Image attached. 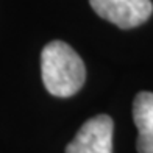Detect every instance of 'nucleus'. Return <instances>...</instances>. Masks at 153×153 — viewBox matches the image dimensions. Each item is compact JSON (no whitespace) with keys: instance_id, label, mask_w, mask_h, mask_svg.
Wrapping results in <instances>:
<instances>
[{"instance_id":"f03ea898","label":"nucleus","mask_w":153,"mask_h":153,"mask_svg":"<svg viewBox=\"0 0 153 153\" xmlns=\"http://www.w3.org/2000/svg\"><path fill=\"white\" fill-rule=\"evenodd\" d=\"M92 10L119 28H134L144 24L152 13L150 0H89Z\"/></svg>"},{"instance_id":"f257e3e1","label":"nucleus","mask_w":153,"mask_h":153,"mask_svg":"<svg viewBox=\"0 0 153 153\" xmlns=\"http://www.w3.org/2000/svg\"><path fill=\"white\" fill-rule=\"evenodd\" d=\"M41 74L45 89L55 97L76 94L86 80L83 59L62 41H52L42 48Z\"/></svg>"},{"instance_id":"20e7f679","label":"nucleus","mask_w":153,"mask_h":153,"mask_svg":"<svg viewBox=\"0 0 153 153\" xmlns=\"http://www.w3.org/2000/svg\"><path fill=\"white\" fill-rule=\"evenodd\" d=\"M133 119L137 127V152L153 153V92H139L133 102Z\"/></svg>"},{"instance_id":"7ed1b4c3","label":"nucleus","mask_w":153,"mask_h":153,"mask_svg":"<svg viewBox=\"0 0 153 153\" xmlns=\"http://www.w3.org/2000/svg\"><path fill=\"white\" fill-rule=\"evenodd\" d=\"M114 122L100 114L86 120L66 147V153H113Z\"/></svg>"}]
</instances>
